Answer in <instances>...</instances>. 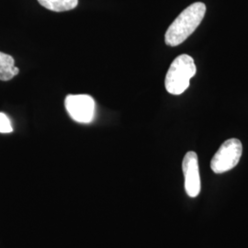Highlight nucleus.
Wrapping results in <instances>:
<instances>
[{"label":"nucleus","mask_w":248,"mask_h":248,"mask_svg":"<svg viewBox=\"0 0 248 248\" xmlns=\"http://www.w3.org/2000/svg\"><path fill=\"white\" fill-rule=\"evenodd\" d=\"M64 106L72 119L79 124H89L95 116V100L89 95H69Z\"/></svg>","instance_id":"nucleus-4"},{"label":"nucleus","mask_w":248,"mask_h":248,"mask_svg":"<svg viewBox=\"0 0 248 248\" xmlns=\"http://www.w3.org/2000/svg\"><path fill=\"white\" fill-rule=\"evenodd\" d=\"M182 169L185 177V189L186 194L195 198L201 192V177L199 170L198 155L195 152H187L184 156Z\"/></svg>","instance_id":"nucleus-5"},{"label":"nucleus","mask_w":248,"mask_h":248,"mask_svg":"<svg viewBox=\"0 0 248 248\" xmlns=\"http://www.w3.org/2000/svg\"><path fill=\"white\" fill-rule=\"evenodd\" d=\"M206 6L202 2H195L184 9L169 26L166 35V45L175 47L184 43L202 21Z\"/></svg>","instance_id":"nucleus-1"},{"label":"nucleus","mask_w":248,"mask_h":248,"mask_svg":"<svg viewBox=\"0 0 248 248\" xmlns=\"http://www.w3.org/2000/svg\"><path fill=\"white\" fill-rule=\"evenodd\" d=\"M243 153L242 142L232 138L223 142L211 161V168L215 174H222L235 168Z\"/></svg>","instance_id":"nucleus-3"},{"label":"nucleus","mask_w":248,"mask_h":248,"mask_svg":"<svg viewBox=\"0 0 248 248\" xmlns=\"http://www.w3.org/2000/svg\"><path fill=\"white\" fill-rule=\"evenodd\" d=\"M38 2L45 9L55 12L72 10L78 5V0H38Z\"/></svg>","instance_id":"nucleus-7"},{"label":"nucleus","mask_w":248,"mask_h":248,"mask_svg":"<svg viewBox=\"0 0 248 248\" xmlns=\"http://www.w3.org/2000/svg\"><path fill=\"white\" fill-rule=\"evenodd\" d=\"M19 73V69L15 66L14 58L7 54L0 52V80L9 81Z\"/></svg>","instance_id":"nucleus-6"},{"label":"nucleus","mask_w":248,"mask_h":248,"mask_svg":"<svg viewBox=\"0 0 248 248\" xmlns=\"http://www.w3.org/2000/svg\"><path fill=\"white\" fill-rule=\"evenodd\" d=\"M196 68L194 59L187 55L181 54L172 62L166 76L165 87L169 94L180 95L185 92L190 79L195 76Z\"/></svg>","instance_id":"nucleus-2"},{"label":"nucleus","mask_w":248,"mask_h":248,"mask_svg":"<svg viewBox=\"0 0 248 248\" xmlns=\"http://www.w3.org/2000/svg\"><path fill=\"white\" fill-rule=\"evenodd\" d=\"M13 132L9 117L3 112H0V133H9Z\"/></svg>","instance_id":"nucleus-8"}]
</instances>
